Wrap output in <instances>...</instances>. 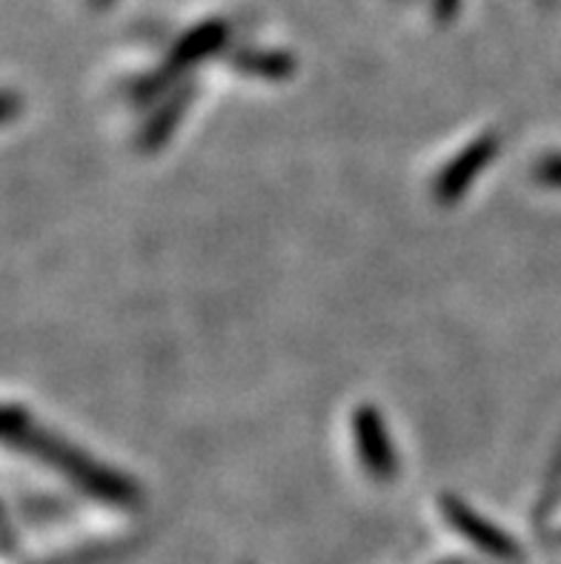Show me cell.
<instances>
[{
    "label": "cell",
    "instance_id": "obj_7",
    "mask_svg": "<svg viewBox=\"0 0 561 564\" xmlns=\"http://www.w3.org/2000/svg\"><path fill=\"white\" fill-rule=\"evenodd\" d=\"M233 64L238 72L267 80H284L295 72V61L287 52H238Z\"/></svg>",
    "mask_w": 561,
    "mask_h": 564
},
{
    "label": "cell",
    "instance_id": "obj_3",
    "mask_svg": "<svg viewBox=\"0 0 561 564\" xmlns=\"http://www.w3.org/2000/svg\"><path fill=\"white\" fill-rule=\"evenodd\" d=\"M229 37V26L220 21H206L198 23V26H192L179 43H175V50L170 52V61L158 75H152L150 80H143V93L141 98H155L158 93H164V86L170 80H175L181 72L192 69L195 64L206 61V57L218 55L224 50V43Z\"/></svg>",
    "mask_w": 561,
    "mask_h": 564
},
{
    "label": "cell",
    "instance_id": "obj_1",
    "mask_svg": "<svg viewBox=\"0 0 561 564\" xmlns=\"http://www.w3.org/2000/svg\"><path fill=\"white\" fill-rule=\"evenodd\" d=\"M3 438H7V444L18 447V451H26L29 456L41 458L43 465L64 473L72 485L80 487L86 496H95L104 505L123 510H136L141 505V487L132 485L123 473L109 470L107 465H98L95 458L80 453L78 447H72V444L43 433L41 427L32 424L26 410H7V415H3Z\"/></svg>",
    "mask_w": 561,
    "mask_h": 564
},
{
    "label": "cell",
    "instance_id": "obj_9",
    "mask_svg": "<svg viewBox=\"0 0 561 564\" xmlns=\"http://www.w3.org/2000/svg\"><path fill=\"white\" fill-rule=\"evenodd\" d=\"M458 3H462V0H435V9H439L441 18L447 21V18H453V14H455Z\"/></svg>",
    "mask_w": 561,
    "mask_h": 564
},
{
    "label": "cell",
    "instance_id": "obj_5",
    "mask_svg": "<svg viewBox=\"0 0 561 564\" xmlns=\"http://www.w3.org/2000/svg\"><path fill=\"white\" fill-rule=\"evenodd\" d=\"M496 152L498 138L493 135V132L476 138V141H470L467 147L439 172V178H435L433 184L435 200H439V204H455L462 195H467L473 181L493 164Z\"/></svg>",
    "mask_w": 561,
    "mask_h": 564
},
{
    "label": "cell",
    "instance_id": "obj_4",
    "mask_svg": "<svg viewBox=\"0 0 561 564\" xmlns=\"http://www.w3.org/2000/svg\"><path fill=\"white\" fill-rule=\"evenodd\" d=\"M353 438L364 470L376 481H392L398 473L396 444H392L381 413L373 404H362L353 415Z\"/></svg>",
    "mask_w": 561,
    "mask_h": 564
},
{
    "label": "cell",
    "instance_id": "obj_2",
    "mask_svg": "<svg viewBox=\"0 0 561 564\" xmlns=\"http://www.w3.org/2000/svg\"><path fill=\"white\" fill-rule=\"evenodd\" d=\"M441 513L447 519L450 528L458 533L462 539H467L476 551L487 553V556L498 558V562H521V544L505 533L501 528L484 519L478 510H473L464 499H455V496H444L441 499Z\"/></svg>",
    "mask_w": 561,
    "mask_h": 564
},
{
    "label": "cell",
    "instance_id": "obj_6",
    "mask_svg": "<svg viewBox=\"0 0 561 564\" xmlns=\"http://www.w3.org/2000/svg\"><path fill=\"white\" fill-rule=\"evenodd\" d=\"M190 98H192V86L172 89L170 98L164 100V107L158 109L150 121H147V127H143V135H141L143 150H158V147H164V143L170 141V135L175 132L181 118H184V109L186 104H190Z\"/></svg>",
    "mask_w": 561,
    "mask_h": 564
},
{
    "label": "cell",
    "instance_id": "obj_8",
    "mask_svg": "<svg viewBox=\"0 0 561 564\" xmlns=\"http://www.w3.org/2000/svg\"><path fill=\"white\" fill-rule=\"evenodd\" d=\"M536 178L544 186H561V155H548L536 166Z\"/></svg>",
    "mask_w": 561,
    "mask_h": 564
},
{
    "label": "cell",
    "instance_id": "obj_10",
    "mask_svg": "<svg viewBox=\"0 0 561 564\" xmlns=\"http://www.w3.org/2000/svg\"><path fill=\"white\" fill-rule=\"evenodd\" d=\"M95 3H98V7H107L109 0H95Z\"/></svg>",
    "mask_w": 561,
    "mask_h": 564
}]
</instances>
